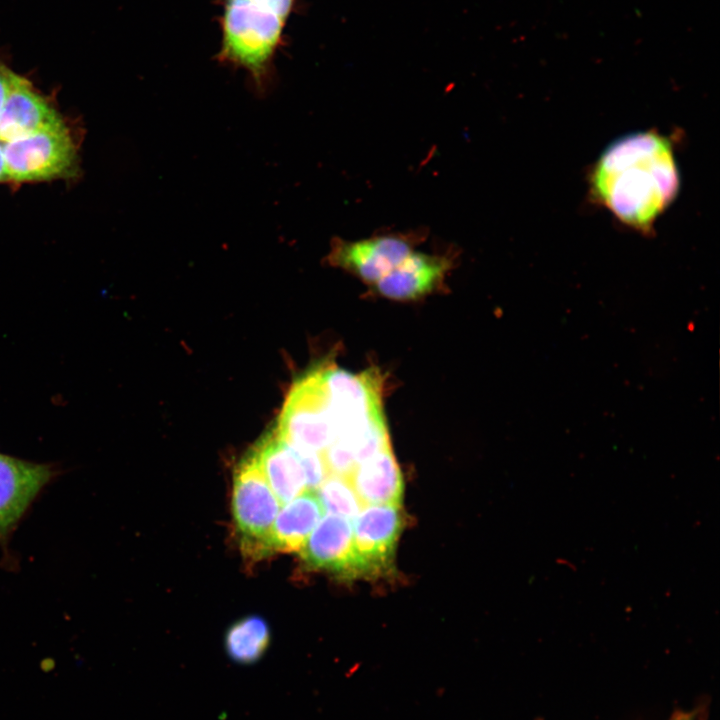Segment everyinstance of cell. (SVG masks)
Instances as JSON below:
<instances>
[{
  "label": "cell",
  "instance_id": "cell-1",
  "mask_svg": "<svg viewBox=\"0 0 720 720\" xmlns=\"http://www.w3.org/2000/svg\"><path fill=\"white\" fill-rule=\"evenodd\" d=\"M591 184L596 198L619 221L647 232L679 191L671 141L656 131L617 139L595 163Z\"/></svg>",
  "mask_w": 720,
  "mask_h": 720
},
{
  "label": "cell",
  "instance_id": "cell-2",
  "mask_svg": "<svg viewBox=\"0 0 720 720\" xmlns=\"http://www.w3.org/2000/svg\"><path fill=\"white\" fill-rule=\"evenodd\" d=\"M292 5L293 0H225L219 57L248 70L260 92Z\"/></svg>",
  "mask_w": 720,
  "mask_h": 720
},
{
  "label": "cell",
  "instance_id": "cell-3",
  "mask_svg": "<svg viewBox=\"0 0 720 720\" xmlns=\"http://www.w3.org/2000/svg\"><path fill=\"white\" fill-rule=\"evenodd\" d=\"M281 505L254 452L249 451L234 471L232 488L233 519L242 551L249 557L270 553V532Z\"/></svg>",
  "mask_w": 720,
  "mask_h": 720
},
{
  "label": "cell",
  "instance_id": "cell-4",
  "mask_svg": "<svg viewBox=\"0 0 720 720\" xmlns=\"http://www.w3.org/2000/svg\"><path fill=\"white\" fill-rule=\"evenodd\" d=\"M3 153L9 183L71 178L78 171L77 148L65 123L3 143Z\"/></svg>",
  "mask_w": 720,
  "mask_h": 720
},
{
  "label": "cell",
  "instance_id": "cell-5",
  "mask_svg": "<svg viewBox=\"0 0 720 720\" xmlns=\"http://www.w3.org/2000/svg\"><path fill=\"white\" fill-rule=\"evenodd\" d=\"M275 427L283 440L300 450L322 453L330 445L336 428L324 392L321 365L293 383Z\"/></svg>",
  "mask_w": 720,
  "mask_h": 720
},
{
  "label": "cell",
  "instance_id": "cell-6",
  "mask_svg": "<svg viewBox=\"0 0 720 720\" xmlns=\"http://www.w3.org/2000/svg\"><path fill=\"white\" fill-rule=\"evenodd\" d=\"M423 240L419 232L385 233L366 239H335L328 261L370 284L398 266Z\"/></svg>",
  "mask_w": 720,
  "mask_h": 720
},
{
  "label": "cell",
  "instance_id": "cell-7",
  "mask_svg": "<svg viewBox=\"0 0 720 720\" xmlns=\"http://www.w3.org/2000/svg\"><path fill=\"white\" fill-rule=\"evenodd\" d=\"M53 464L0 453V543L8 537L39 492L57 475Z\"/></svg>",
  "mask_w": 720,
  "mask_h": 720
},
{
  "label": "cell",
  "instance_id": "cell-8",
  "mask_svg": "<svg viewBox=\"0 0 720 720\" xmlns=\"http://www.w3.org/2000/svg\"><path fill=\"white\" fill-rule=\"evenodd\" d=\"M353 521L360 575L375 574L389 567L403 524L400 505L364 506Z\"/></svg>",
  "mask_w": 720,
  "mask_h": 720
},
{
  "label": "cell",
  "instance_id": "cell-9",
  "mask_svg": "<svg viewBox=\"0 0 720 720\" xmlns=\"http://www.w3.org/2000/svg\"><path fill=\"white\" fill-rule=\"evenodd\" d=\"M312 568L344 576L360 575L353 539L352 520L329 514L317 523L300 551Z\"/></svg>",
  "mask_w": 720,
  "mask_h": 720
},
{
  "label": "cell",
  "instance_id": "cell-10",
  "mask_svg": "<svg viewBox=\"0 0 720 720\" xmlns=\"http://www.w3.org/2000/svg\"><path fill=\"white\" fill-rule=\"evenodd\" d=\"M64 123L48 99L30 81L16 74L0 110V142L6 143Z\"/></svg>",
  "mask_w": 720,
  "mask_h": 720
},
{
  "label": "cell",
  "instance_id": "cell-11",
  "mask_svg": "<svg viewBox=\"0 0 720 720\" xmlns=\"http://www.w3.org/2000/svg\"><path fill=\"white\" fill-rule=\"evenodd\" d=\"M451 266L452 261L447 255L414 250L373 285L384 297L400 301L415 300L438 288Z\"/></svg>",
  "mask_w": 720,
  "mask_h": 720
},
{
  "label": "cell",
  "instance_id": "cell-12",
  "mask_svg": "<svg viewBox=\"0 0 720 720\" xmlns=\"http://www.w3.org/2000/svg\"><path fill=\"white\" fill-rule=\"evenodd\" d=\"M271 489L281 504L307 490L306 474L297 451L274 426L252 449Z\"/></svg>",
  "mask_w": 720,
  "mask_h": 720
},
{
  "label": "cell",
  "instance_id": "cell-13",
  "mask_svg": "<svg viewBox=\"0 0 720 720\" xmlns=\"http://www.w3.org/2000/svg\"><path fill=\"white\" fill-rule=\"evenodd\" d=\"M347 478L364 506L400 505L404 484L391 447L359 463Z\"/></svg>",
  "mask_w": 720,
  "mask_h": 720
},
{
  "label": "cell",
  "instance_id": "cell-14",
  "mask_svg": "<svg viewBox=\"0 0 720 720\" xmlns=\"http://www.w3.org/2000/svg\"><path fill=\"white\" fill-rule=\"evenodd\" d=\"M324 508L314 490H306L285 503L271 528V552H300L323 516Z\"/></svg>",
  "mask_w": 720,
  "mask_h": 720
},
{
  "label": "cell",
  "instance_id": "cell-15",
  "mask_svg": "<svg viewBox=\"0 0 720 720\" xmlns=\"http://www.w3.org/2000/svg\"><path fill=\"white\" fill-rule=\"evenodd\" d=\"M269 628L258 616L245 617L234 623L225 636L228 655L239 663L258 660L268 647Z\"/></svg>",
  "mask_w": 720,
  "mask_h": 720
},
{
  "label": "cell",
  "instance_id": "cell-16",
  "mask_svg": "<svg viewBox=\"0 0 720 720\" xmlns=\"http://www.w3.org/2000/svg\"><path fill=\"white\" fill-rule=\"evenodd\" d=\"M317 489L324 510L330 514L353 520L364 507L347 477L329 475Z\"/></svg>",
  "mask_w": 720,
  "mask_h": 720
},
{
  "label": "cell",
  "instance_id": "cell-17",
  "mask_svg": "<svg viewBox=\"0 0 720 720\" xmlns=\"http://www.w3.org/2000/svg\"><path fill=\"white\" fill-rule=\"evenodd\" d=\"M15 75L16 73L0 61V110L9 95Z\"/></svg>",
  "mask_w": 720,
  "mask_h": 720
},
{
  "label": "cell",
  "instance_id": "cell-18",
  "mask_svg": "<svg viewBox=\"0 0 720 720\" xmlns=\"http://www.w3.org/2000/svg\"><path fill=\"white\" fill-rule=\"evenodd\" d=\"M669 720H705L704 712L700 710H691L678 712L674 714Z\"/></svg>",
  "mask_w": 720,
  "mask_h": 720
},
{
  "label": "cell",
  "instance_id": "cell-19",
  "mask_svg": "<svg viewBox=\"0 0 720 720\" xmlns=\"http://www.w3.org/2000/svg\"><path fill=\"white\" fill-rule=\"evenodd\" d=\"M9 182L6 164H5V158L3 153V143L0 142V183H7Z\"/></svg>",
  "mask_w": 720,
  "mask_h": 720
}]
</instances>
